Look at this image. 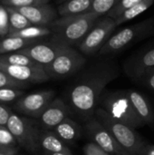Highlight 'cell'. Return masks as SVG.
I'll return each mask as SVG.
<instances>
[{
    "label": "cell",
    "instance_id": "9",
    "mask_svg": "<svg viewBox=\"0 0 154 155\" xmlns=\"http://www.w3.org/2000/svg\"><path fill=\"white\" fill-rule=\"evenodd\" d=\"M84 130L92 143L110 155H132L111 134V133L95 118L84 124Z\"/></svg>",
    "mask_w": 154,
    "mask_h": 155
},
{
    "label": "cell",
    "instance_id": "19",
    "mask_svg": "<svg viewBox=\"0 0 154 155\" xmlns=\"http://www.w3.org/2000/svg\"><path fill=\"white\" fill-rule=\"evenodd\" d=\"M94 0H64L57 8L60 16L78 15L89 13Z\"/></svg>",
    "mask_w": 154,
    "mask_h": 155
},
{
    "label": "cell",
    "instance_id": "29",
    "mask_svg": "<svg viewBox=\"0 0 154 155\" xmlns=\"http://www.w3.org/2000/svg\"><path fill=\"white\" fill-rule=\"evenodd\" d=\"M141 1H143V0H121L120 3L105 16H109L113 19H116L125 10H127L128 8H130L131 6H133V5H135Z\"/></svg>",
    "mask_w": 154,
    "mask_h": 155
},
{
    "label": "cell",
    "instance_id": "14",
    "mask_svg": "<svg viewBox=\"0 0 154 155\" xmlns=\"http://www.w3.org/2000/svg\"><path fill=\"white\" fill-rule=\"evenodd\" d=\"M0 69L12 78L26 84H41L50 80L44 66L12 65L0 63Z\"/></svg>",
    "mask_w": 154,
    "mask_h": 155
},
{
    "label": "cell",
    "instance_id": "25",
    "mask_svg": "<svg viewBox=\"0 0 154 155\" xmlns=\"http://www.w3.org/2000/svg\"><path fill=\"white\" fill-rule=\"evenodd\" d=\"M120 1L121 0H94L90 12L96 14L100 17L107 15L120 3Z\"/></svg>",
    "mask_w": 154,
    "mask_h": 155
},
{
    "label": "cell",
    "instance_id": "28",
    "mask_svg": "<svg viewBox=\"0 0 154 155\" xmlns=\"http://www.w3.org/2000/svg\"><path fill=\"white\" fill-rule=\"evenodd\" d=\"M48 2L49 0H2L3 5L12 8H20L41 4H48Z\"/></svg>",
    "mask_w": 154,
    "mask_h": 155
},
{
    "label": "cell",
    "instance_id": "27",
    "mask_svg": "<svg viewBox=\"0 0 154 155\" xmlns=\"http://www.w3.org/2000/svg\"><path fill=\"white\" fill-rule=\"evenodd\" d=\"M29 84L23 83L12 78L9 74L0 69V88L11 87V88H17V89H24L28 86Z\"/></svg>",
    "mask_w": 154,
    "mask_h": 155
},
{
    "label": "cell",
    "instance_id": "22",
    "mask_svg": "<svg viewBox=\"0 0 154 155\" xmlns=\"http://www.w3.org/2000/svg\"><path fill=\"white\" fill-rule=\"evenodd\" d=\"M153 3L154 0H143L141 2L133 5V6H131L130 8L125 10L119 17L114 19L116 25L118 26V25H120L125 22H128L130 20L134 19L138 15L144 13L146 10H148Z\"/></svg>",
    "mask_w": 154,
    "mask_h": 155
},
{
    "label": "cell",
    "instance_id": "7",
    "mask_svg": "<svg viewBox=\"0 0 154 155\" xmlns=\"http://www.w3.org/2000/svg\"><path fill=\"white\" fill-rule=\"evenodd\" d=\"M6 127L19 145L34 154L43 153L39 146V134L42 129L35 119H27L13 112L8 119Z\"/></svg>",
    "mask_w": 154,
    "mask_h": 155
},
{
    "label": "cell",
    "instance_id": "3",
    "mask_svg": "<svg viewBox=\"0 0 154 155\" xmlns=\"http://www.w3.org/2000/svg\"><path fill=\"white\" fill-rule=\"evenodd\" d=\"M106 111L115 120L133 128L145 126L136 114L127 90L105 91L99 101V106Z\"/></svg>",
    "mask_w": 154,
    "mask_h": 155
},
{
    "label": "cell",
    "instance_id": "6",
    "mask_svg": "<svg viewBox=\"0 0 154 155\" xmlns=\"http://www.w3.org/2000/svg\"><path fill=\"white\" fill-rule=\"evenodd\" d=\"M85 56L74 46L64 45L55 59L44 70L50 79L61 80L72 77L80 73L86 64Z\"/></svg>",
    "mask_w": 154,
    "mask_h": 155
},
{
    "label": "cell",
    "instance_id": "35",
    "mask_svg": "<svg viewBox=\"0 0 154 155\" xmlns=\"http://www.w3.org/2000/svg\"><path fill=\"white\" fill-rule=\"evenodd\" d=\"M16 147H0V155H16Z\"/></svg>",
    "mask_w": 154,
    "mask_h": 155
},
{
    "label": "cell",
    "instance_id": "12",
    "mask_svg": "<svg viewBox=\"0 0 154 155\" xmlns=\"http://www.w3.org/2000/svg\"><path fill=\"white\" fill-rule=\"evenodd\" d=\"M71 117V111L62 97H55L42 115L35 119L41 129L53 131L64 119Z\"/></svg>",
    "mask_w": 154,
    "mask_h": 155
},
{
    "label": "cell",
    "instance_id": "2",
    "mask_svg": "<svg viewBox=\"0 0 154 155\" xmlns=\"http://www.w3.org/2000/svg\"><path fill=\"white\" fill-rule=\"evenodd\" d=\"M99 18V15L92 12L78 15L60 16L49 27L53 32L54 39L66 45L77 46Z\"/></svg>",
    "mask_w": 154,
    "mask_h": 155
},
{
    "label": "cell",
    "instance_id": "31",
    "mask_svg": "<svg viewBox=\"0 0 154 155\" xmlns=\"http://www.w3.org/2000/svg\"><path fill=\"white\" fill-rule=\"evenodd\" d=\"M9 33V19L6 7L0 5V35H5Z\"/></svg>",
    "mask_w": 154,
    "mask_h": 155
},
{
    "label": "cell",
    "instance_id": "23",
    "mask_svg": "<svg viewBox=\"0 0 154 155\" xmlns=\"http://www.w3.org/2000/svg\"><path fill=\"white\" fill-rule=\"evenodd\" d=\"M6 7L9 19V33L16 32L32 25L31 22L19 11L12 7Z\"/></svg>",
    "mask_w": 154,
    "mask_h": 155
},
{
    "label": "cell",
    "instance_id": "11",
    "mask_svg": "<svg viewBox=\"0 0 154 155\" xmlns=\"http://www.w3.org/2000/svg\"><path fill=\"white\" fill-rule=\"evenodd\" d=\"M64 45H66L62 44L52 37L49 42H38L18 52L27 55L32 60L44 67L50 64L55 59V57L61 52Z\"/></svg>",
    "mask_w": 154,
    "mask_h": 155
},
{
    "label": "cell",
    "instance_id": "8",
    "mask_svg": "<svg viewBox=\"0 0 154 155\" xmlns=\"http://www.w3.org/2000/svg\"><path fill=\"white\" fill-rule=\"evenodd\" d=\"M116 27L114 19L109 16L99 18L86 36L77 45L78 50L84 55L91 56L97 54L112 36V33Z\"/></svg>",
    "mask_w": 154,
    "mask_h": 155
},
{
    "label": "cell",
    "instance_id": "13",
    "mask_svg": "<svg viewBox=\"0 0 154 155\" xmlns=\"http://www.w3.org/2000/svg\"><path fill=\"white\" fill-rule=\"evenodd\" d=\"M123 69L134 81L154 70V46L129 57L123 64Z\"/></svg>",
    "mask_w": 154,
    "mask_h": 155
},
{
    "label": "cell",
    "instance_id": "26",
    "mask_svg": "<svg viewBox=\"0 0 154 155\" xmlns=\"http://www.w3.org/2000/svg\"><path fill=\"white\" fill-rule=\"evenodd\" d=\"M24 91L17 88H0V104H9L17 101L21 96L24 95Z\"/></svg>",
    "mask_w": 154,
    "mask_h": 155
},
{
    "label": "cell",
    "instance_id": "16",
    "mask_svg": "<svg viewBox=\"0 0 154 155\" xmlns=\"http://www.w3.org/2000/svg\"><path fill=\"white\" fill-rule=\"evenodd\" d=\"M127 93L133 109L140 120L144 124V125H153L154 109L150 101L142 93L136 90L128 89Z\"/></svg>",
    "mask_w": 154,
    "mask_h": 155
},
{
    "label": "cell",
    "instance_id": "17",
    "mask_svg": "<svg viewBox=\"0 0 154 155\" xmlns=\"http://www.w3.org/2000/svg\"><path fill=\"white\" fill-rule=\"evenodd\" d=\"M83 129V126L78 121L72 117H67L53 132L67 145H74L82 136Z\"/></svg>",
    "mask_w": 154,
    "mask_h": 155
},
{
    "label": "cell",
    "instance_id": "1",
    "mask_svg": "<svg viewBox=\"0 0 154 155\" xmlns=\"http://www.w3.org/2000/svg\"><path fill=\"white\" fill-rule=\"evenodd\" d=\"M119 75V67L113 61L97 62L78 73L62 96L71 117L84 124L93 118L106 86Z\"/></svg>",
    "mask_w": 154,
    "mask_h": 155
},
{
    "label": "cell",
    "instance_id": "38",
    "mask_svg": "<svg viewBox=\"0 0 154 155\" xmlns=\"http://www.w3.org/2000/svg\"><path fill=\"white\" fill-rule=\"evenodd\" d=\"M57 1H64V0H57Z\"/></svg>",
    "mask_w": 154,
    "mask_h": 155
},
{
    "label": "cell",
    "instance_id": "15",
    "mask_svg": "<svg viewBox=\"0 0 154 155\" xmlns=\"http://www.w3.org/2000/svg\"><path fill=\"white\" fill-rule=\"evenodd\" d=\"M15 9L24 15L34 25L49 26L57 16V12L49 4H41Z\"/></svg>",
    "mask_w": 154,
    "mask_h": 155
},
{
    "label": "cell",
    "instance_id": "20",
    "mask_svg": "<svg viewBox=\"0 0 154 155\" xmlns=\"http://www.w3.org/2000/svg\"><path fill=\"white\" fill-rule=\"evenodd\" d=\"M40 42L39 40H31V39H25L22 37L16 36H10L2 39L0 41V54H9L18 52L27 46H30L34 44Z\"/></svg>",
    "mask_w": 154,
    "mask_h": 155
},
{
    "label": "cell",
    "instance_id": "24",
    "mask_svg": "<svg viewBox=\"0 0 154 155\" xmlns=\"http://www.w3.org/2000/svg\"><path fill=\"white\" fill-rule=\"evenodd\" d=\"M0 63L12 64V65H25V66H40L41 64H37L30 57L25 54H23L19 52L9 53L5 54H0Z\"/></svg>",
    "mask_w": 154,
    "mask_h": 155
},
{
    "label": "cell",
    "instance_id": "4",
    "mask_svg": "<svg viewBox=\"0 0 154 155\" xmlns=\"http://www.w3.org/2000/svg\"><path fill=\"white\" fill-rule=\"evenodd\" d=\"M94 117L111 133L114 139L132 155H142L147 145L143 137L135 130L113 118L103 108L98 107Z\"/></svg>",
    "mask_w": 154,
    "mask_h": 155
},
{
    "label": "cell",
    "instance_id": "34",
    "mask_svg": "<svg viewBox=\"0 0 154 155\" xmlns=\"http://www.w3.org/2000/svg\"><path fill=\"white\" fill-rule=\"evenodd\" d=\"M12 113L13 112L7 106L0 104V125L1 126H6V124Z\"/></svg>",
    "mask_w": 154,
    "mask_h": 155
},
{
    "label": "cell",
    "instance_id": "33",
    "mask_svg": "<svg viewBox=\"0 0 154 155\" xmlns=\"http://www.w3.org/2000/svg\"><path fill=\"white\" fill-rule=\"evenodd\" d=\"M136 82L149 88L150 90L154 91V70L147 73L146 74L142 76L140 79H138Z\"/></svg>",
    "mask_w": 154,
    "mask_h": 155
},
{
    "label": "cell",
    "instance_id": "37",
    "mask_svg": "<svg viewBox=\"0 0 154 155\" xmlns=\"http://www.w3.org/2000/svg\"><path fill=\"white\" fill-rule=\"evenodd\" d=\"M43 155H68L65 153H47V152H44Z\"/></svg>",
    "mask_w": 154,
    "mask_h": 155
},
{
    "label": "cell",
    "instance_id": "32",
    "mask_svg": "<svg viewBox=\"0 0 154 155\" xmlns=\"http://www.w3.org/2000/svg\"><path fill=\"white\" fill-rule=\"evenodd\" d=\"M84 155H110L93 143H88L84 146Z\"/></svg>",
    "mask_w": 154,
    "mask_h": 155
},
{
    "label": "cell",
    "instance_id": "5",
    "mask_svg": "<svg viewBox=\"0 0 154 155\" xmlns=\"http://www.w3.org/2000/svg\"><path fill=\"white\" fill-rule=\"evenodd\" d=\"M154 31V22L147 19L119 30L109 38L97 54L100 56L115 54L132 44L148 36Z\"/></svg>",
    "mask_w": 154,
    "mask_h": 155
},
{
    "label": "cell",
    "instance_id": "30",
    "mask_svg": "<svg viewBox=\"0 0 154 155\" xmlns=\"http://www.w3.org/2000/svg\"><path fill=\"white\" fill-rule=\"evenodd\" d=\"M17 142L6 126L0 125V147H15Z\"/></svg>",
    "mask_w": 154,
    "mask_h": 155
},
{
    "label": "cell",
    "instance_id": "18",
    "mask_svg": "<svg viewBox=\"0 0 154 155\" xmlns=\"http://www.w3.org/2000/svg\"><path fill=\"white\" fill-rule=\"evenodd\" d=\"M39 146L43 153L47 152L74 155L68 145L64 143L53 131L41 130L39 134Z\"/></svg>",
    "mask_w": 154,
    "mask_h": 155
},
{
    "label": "cell",
    "instance_id": "21",
    "mask_svg": "<svg viewBox=\"0 0 154 155\" xmlns=\"http://www.w3.org/2000/svg\"><path fill=\"white\" fill-rule=\"evenodd\" d=\"M53 35V32L49 26H43V25H30L26 28L22 30L13 32L8 34L7 35L10 36H16L22 37L25 39H31V40H39L42 37H45L48 35Z\"/></svg>",
    "mask_w": 154,
    "mask_h": 155
},
{
    "label": "cell",
    "instance_id": "10",
    "mask_svg": "<svg viewBox=\"0 0 154 155\" xmlns=\"http://www.w3.org/2000/svg\"><path fill=\"white\" fill-rule=\"evenodd\" d=\"M55 97L56 93L54 90H44L24 94L15 102L14 109L18 114L38 119Z\"/></svg>",
    "mask_w": 154,
    "mask_h": 155
},
{
    "label": "cell",
    "instance_id": "36",
    "mask_svg": "<svg viewBox=\"0 0 154 155\" xmlns=\"http://www.w3.org/2000/svg\"><path fill=\"white\" fill-rule=\"evenodd\" d=\"M142 155H154V144L147 143Z\"/></svg>",
    "mask_w": 154,
    "mask_h": 155
}]
</instances>
